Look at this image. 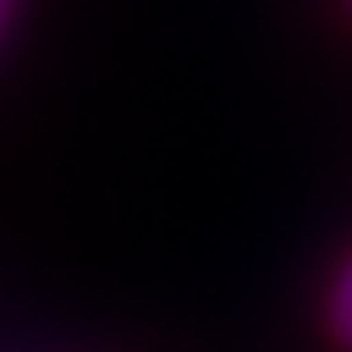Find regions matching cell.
<instances>
[{"mask_svg":"<svg viewBox=\"0 0 352 352\" xmlns=\"http://www.w3.org/2000/svg\"><path fill=\"white\" fill-rule=\"evenodd\" d=\"M0 10H5V0H0Z\"/></svg>","mask_w":352,"mask_h":352,"instance_id":"obj_2","label":"cell"},{"mask_svg":"<svg viewBox=\"0 0 352 352\" xmlns=\"http://www.w3.org/2000/svg\"><path fill=\"white\" fill-rule=\"evenodd\" d=\"M329 319H333V333H338V343L352 352V262L343 267V276H338V286H333V300H329Z\"/></svg>","mask_w":352,"mask_h":352,"instance_id":"obj_1","label":"cell"}]
</instances>
